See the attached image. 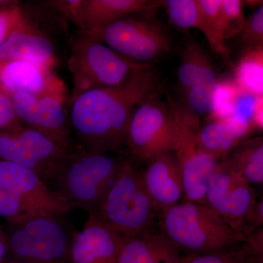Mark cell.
I'll return each instance as SVG.
<instances>
[{
  "mask_svg": "<svg viewBox=\"0 0 263 263\" xmlns=\"http://www.w3.org/2000/svg\"><path fill=\"white\" fill-rule=\"evenodd\" d=\"M221 2L222 0H197L200 9L197 30L204 34L213 51L229 62L230 51L224 38Z\"/></svg>",
  "mask_w": 263,
  "mask_h": 263,
  "instance_id": "obj_21",
  "label": "cell"
},
{
  "mask_svg": "<svg viewBox=\"0 0 263 263\" xmlns=\"http://www.w3.org/2000/svg\"><path fill=\"white\" fill-rule=\"evenodd\" d=\"M21 127L22 121L15 112L13 95L0 86V133L13 132Z\"/></svg>",
  "mask_w": 263,
  "mask_h": 263,
  "instance_id": "obj_33",
  "label": "cell"
},
{
  "mask_svg": "<svg viewBox=\"0 0 263 263\" xmlns=\"http://www.w3.org/2000/svg\"><path fill=\"white\" fill-rule=\"evenodd\" d=\"M148 66L152 65L132 61L89 33L80 32L72 45L68 60L73 79L69 102L91 90L119 86L134 71Z\"/></svg>",
  "mask_w": 263,
  "mask_h": 263,
  "instance_id": "obj_5",
  "label": "cell"
},
{
  "mask_svg": "<svg viewBox=\"0 0 263 263\" xmlns=\"http://www.w3.org/2000/svg\"><path fill=\"white\" fill-rule=\"evenodd\" d=\"M240 35L246 50H263V4L247 20Z\"/></svg>",
  "mask_w": 263,
  "mask_h": 263,
  "instance_id": "obj_31",
  "label": "cell"
},
{
  "mask_svg": "<svg viewBox=\"0 0 263 263\" xmlns=\"http://www.w3.org/2000/svg\"><path fill=\"white\" fill-rule=\"evenodd\" d=\"M164 6L175 27L183 30L198 28L200 9L197 0H167Z\"/></svg>",
  "mask_w": 263,
  "mask_h": 263,
  "instance_id": "obj_27",
  "label": "cell"
},
{
  "mask_svg": "<svg viewBox=\"0 0 263 263\" xmlns=\"http://www.w3.org/2000/svg\"><path fill=\"white\" fill-rule=\"evenodd\" d=\"M158 214L145 186L143 171L133 160L126 159L103 200L89 215L127 238L152 230Z\"/></svg>",
  "mask_w": 263,
  "mask_h": 263,
  "instance_id": "obj_3",
  "label": "cell"
},
{
  "mask_svg": "<svg viewBox=\"0 0 263 263\" xmlns=\"http://www.w3.org/2000/svg\"><path fill=\"white\" fill-rule=\"evenodd\" d=\"M167 105L173 119L172 152L182 174L183 200L205 205L208 186L219 161L200 149V117L183 103L169 102Z\"/></svg>",
  "mask_w": 263,
  "mask_h": 263,
  "instance_id": "obj_7",
  "label": "cell"
},
{
  "mask_svg": "<svg viewBox=\"0 0 263 263\" xmlns=\"http://www.w3.org/2000/svg\"><path fill=\"white\" fill-rule=\"evenodd\" d=\"M173 119L168 105L154 95L140 104L128 127L125 144L141 162L172 151Z\"/></svg>",
  "mask_w": 263,
  "mask_h": 263,
  "instance_id": "obj_10",
  "label": "cell"
},
{
  "mask_svg": "<svg viewBox=\"0 0 263 263\" xmlns=\"http://www.w3.org/2000/svg\"><path fill=\"white\" fill-rule=\"evenodd\" d=\"M160 214V233L181 252L226 250L247 238L203 204L183 200Z\"/></svg>",
  "mask_w": 263,
  "mask_h": 263,
  "instance_id": "obj_4",
  "label": "cell"
},
{
  "mask_svg": "<svg viewBox=\"0 0 263 263\" xmlns=\"http://www.w3.org/2000/svg\"><path fill=\"white\" fill-rule=\"evenodd\" d=\"M122 162L110 153L89 152L71 143L51 179L53 191L72 209L91 214L113 184Z\"/></svg>",
  "mask_w": 263,
  "mask_h": 263,
  "instance_id": "obj_2",
  "label": "cell"
},
{
  "mask_svg": "<svg viewBox=\"0 0 263 263\" xmlns=\"http://www.w3.org/2000/svg\"><path fill=\"white\" fill-rule=\"evenodd\" d=\"M4 62L3 60H0V70H1L2 67H3V64H4Z\"/></svg>",
  "mask_w": 263,
  "mask_h": 263,
  "instance_id": "obj_41",
  "label": "cell"
},
{
  "mask_svg": "<svg viewBox=\"0 0 263 263\" xmlns=\"http://www.w3.org/2000/svg\"><path fill=\"white\" fill-rule=\"evenodd\" d=\"M263 226V196L257 201V205L254 209L253 214L249 219L248 228L249 229L259 228Z\"/></svg>",
  "mask_w": 263,
  "mask_h": 263,
  "instance_id": "obj_37",
  "label": "cell"
},
{
  "mask_svg": "<svg viewBox=\"0 0 263 263\" xmlns=\"http://www.w3.org/2000/svg\"><path fill=\"white\" fill-rule=\"evenodd\" d=\"M160 80L152 66L138 69L114 87L91 90L69 102L71 129L84 149L117 152L126 143L128 127L137 107L158 95Z\"/></svg>",
  "mask_w": 263,
  "mask_h": 263,
  "instance_id": "obj_1",
  "label": "cell"
},
{
  "mask_svg": "<svg viewBox=\"0 0 263 263\" xmlns=\"http://www.w3.org/2000/svg\"><path fill=\"white\" fill-rule=\"evenodd\" d=\"M218 79L212 62L202 66L193 84L186 93V108L197 117L209 115L212 111L213 96Z\"/></svg>",
  "mask_w": 263,
  "mask_h": 263,
  "instance_id": "obj_23",
  "label": "cell"
},
{
  "mask_svg": "<svg viewBox=\"0 0 263 263\" xmlns=\"http://www.w3.org/2000/svg\"><path fill=\"white\" fill-rule=\"evenodd\" d=\"M68 146L29 127L0 133V159L34 171L46 183L53 179Z\"/></svg>",
  "mask_w": 263,
  "mask_h": 263,
  "instance_id": "obj_11",
  "label": "cell"
},
{
  "mask_svg": "<svg viewBox=\"0 0 263 263\" xmlns=\"http://www.w3.org/2000/svg\"><path fill=\"white\" fill-rule=\"evenodd\" d=\"M15 224L9 240L10 263H71L76 232L64 214L37 213Z\"/></svg>",
  "mask_w": 263,
  "mask_h": 263,
  "instance_id": "obj_6",
  "label": "cell"
},
{
  "mask_svg": "<svg viewBox=\"0 0 263 263\" xmlns=\"http://www.w3.org/2000/svg\"><path fill=\"white\" fill-rule=\"evenodd\" d=\"M38 210L16 194L0 189V216L16 223L37 213Z\"/></svg>",
  "mask_w": 263,
  "mask_h": 263,
  "instance_id": "obj_28",
  "label": "cell"
},
{
  "mask_svg": "<svg viewBox=\"0 0 263 263\" xmlns=\"http://www.w3.org/2000/svg\"><path fill=\"white\" fill-rule=\"evenodd\" d=\"M181 251L160 232L151 230L123 238L117 263H178Z\"/></svg>",
  "mask_w": 263,
  "mask_h": 263,
  "instance_id": "obj_18",
  "label": "cell"
},
{
  "mask_svg": "<svg viewBox=\"0 0 263 263\" xmlns=\"http://www.w3.org/2000/svg\"><path fill=\"white\" fill-rule=\"evenodd\" d=\"M210 60L200 45L193 38L188 37L181 53L178 81L181 91L186 95L202 66Z\"/></svg>",
  "mask_w": 263,
  "mask_h": 263,
  "instance_id": "obj_25",
  "label": "cell"
},
{
  "mask_svg": "<svg viewBox=\"0 0 263 263\" xmlns=\"http://www.w3.org/2000/svg\"><path fill=\"white\" fill-rule=\"evenodd\" d=\"M6 245H5V243L3 240L0 239V262H1L2 259L4 257L5 253H6Z\"/></svg>",
  "mask_w": 263,
  "mask_h": 263,
  "instance_id": "obj_39",
  "label": "cell"
},
{
  "mask_svg": "<svg viewBox=\"0 0 263 263\" xmlns=\"http://www.w3.org/2000/svg\"><path fill=\"white\" fill-rule=\"evenodd\" d=\"M147 164L143 181L160 214L184 197L182 174L172 151L156 156Z\"/></svg>",
  "mask_w": 263,
  "mask_h": 263,
  "instance_id": "obj_15",
  "label": "cell"
},
{
  "mask_svg": "<svg viewBox=\"0 0 263 263\" xmlns=\"http://www.w3.org/2000/svg\"><path fill=\"white\" fill-rule=\"evenodd\" d=\"M224 160L249 184L263 187V137L240 143Z\"/></svg>",
  "mask_w": 263,
  "mask_h": 263,
  "instance_id": "obj_20",
  "label": "cell"
},
{
  "mask_svg": "<svg viewBox=\"0 0 263 263\" xmlns=\"http://www.w3.org/2000/svg\"><path fill=\"white\" fill-rule=\"evenodd\" d=\"M164 5L162 0H86V32L93 34L127 15L155 11Z\"/></svg>",
  "mask_w": 263,
  "mask_h": 263,
  "instance_id": "obj_19",
  "label": "cell"
},
{
  "mask_svg": "<svg viewBox=\"0 0 263 263\" xmlns=\"http://www.w3.org/2000/svg\"><path fill=\"white\" fill-rule=\"evenodd\" d=\"M254 260H255L257 263H263V254L262 255L259 256L258 257L254 258Z\"/></svg>",
  "mask_w": 263,
  "mask_h": 263,
  "instance_id": "obj_40",
  "label": "cell"
},
{
  "mask_svg": "<svg viewBox=\"0 0 263 263\" xmlns=\"http://www.w3.org/2000/svg\"><path fill=\"white\" fill-rule=\"evenodd\" d=\"M23 10L16 3L0 8V46L24 22Z\"/></svg>",
  "mask_w": 263,
  "mask_h": 263,
  "instance_id": "obj_34",
  "label": "cell"
},
{
  "mask_svg": "<svg viewBox=\"0 0 263 263\" xmlns=\"http://www.w3.org/2000/svg\"><path fill=\"white\" fill-rule=\"evenodd\" d=\"M152 12L127 15L90 34L132 61L152 65L172 48L168 33L148 15Z\"/></svg>",
  "mask_w": 263,
  "mask_h": 263,
  "instance_id": "obj_8",
  "label": "cell"
},
{
  "mask_svg": "<svg viewBox=\"0 0 263 263\" xmlns=\"http://www.w3.org/2000/svg\"><path fill=\"white\" fill-rule=\"evenodd\" d=\"M198 141L203 153L219 161L221 158L226 160L240 141L230 131L226 122L209 119L199 130Z\"/></svg>",
  "mask_w": 263,
  "mask_h": 263,
  "instance_id": "obj_22",
  "label": "cell"
},
{
  "mask_svg": "<svg viewBox=\"0 0 263 263\" xmlns=\"http://www.w3.org/2000/svg\"><path fill=\"white\" fill-rule=\"evenodd\" d=\"M46 5L70 19L81 32H86L84 19L86 0H53L46 2Z\"/></svg>",
  "mask_w": 263,
  "mask_h": 263,
  "instance_id": "obj_32",
  "label": "cell"
},
{
  "mask_svg": "<svg viewBox=\"0 0 263 263\" xmlns=\"http://www.w3.org/2000/svg\"><path fill=\"white\" fill-rule=\"evenodd\" d=\"M249 257L243 250H222L205 254L182 256L178 263H248Z\"/></svg>",
  "mask_w": 263,
  "mask_h": 263,
  "instance_id": "obj_30",
  "label": "cell"
},
{
  "mask_svg": "<svg viewBox=\"0 0 263 263\" xmlns=\"http://www.w3.org/2000/svg\"><path fill=\"white\" fill-rule=\"evenodd\" d=\"M235 81L245 92L263 96V50H246L235 67Z\"/></svg>",
  "mask_w": 263,
  "mask_h": 263,
  "instance_id": "obj_24",
  "label": "cell"
},
{
  "mask_svg": "<svg viewBox=\"0 0 263 263\" xmlns=\"http://www.w3.org/2000/svg\"><path fill=\"white\" fill-rule=\"evenodd\" d=\"M221 15L226 41L241 34L247 23L243 1L222 0Z\"/></svg>",
  "mask_w": 263,
  "mask_h": 263,
  "instance_id": "obj_29",
  "label": "cell"
},
{
  "mask_svg": "<svg viewBox=\"0 0 263 263\" xmlns=\"http://www.w3.org/2000/svg\"><path fill=\"white\" fill-rule=\"evenodd\" d=\"M0 60L32 62L51 69L57 62L51 39L26 18L0 46Z\"/></svg>",
  "mask_w": 263,
  "mask_h": 263,
  "instance_id": "obj_17",
  "label": "cell"
},
{
  "mask_svg": "<svg viewBox=\"0 0 263 263\" xmlns=\"http://www.w3.org/2000/svg\"><path fill=\"white\" fill-rule=\"evenodd\" d=\"M242 90L233 79H224L218 80L213 96L212 111L209 114L211 120L226 122L234 110L235 101Z\"/></svg>",
  "mask_w": 263,
  "mask_h": 263,
  "instance_id": "obj_26",
  "label": "cell"
},
{
  "mask_svg": "<svg viewBox=\"0 0 263 263\" xmlns=\"http://www.w3.org/2000/svg\"><path fill=\"white\" fill-rule=\"evenodd\" d=\"M0 86L12 95L23 92L65 97L63 82L52 69L32 62L5 61L0 70Z\"/></svg>",
  "mask_w": 263,
  "mask_h": 263,
  "instance_id": "obj_16",
  "label": "cell"
},
{
  "mask_svg": "<svg viewBox=\"0 0 263 263\" xmlns=\"http://www.w3.org/2000/svg\"><path fill=\"white\" fill-rule=\"evenodd\" d=\"M254 127L263 129V96L257 97L253 116Z\"/></svg>",
  "mask_w": 263,
  "mask_h": 263,
  "instance_id": "obj_38",
  "label": "cell"
},
{
  "mask_svg": "<svg viewBox=\"0 0 263 263\" xmlns=\"http://www.w3.org/2000/svg\"><path fill=\"white\" fill-rule=\"evenodd\" d=\"M0 189L16 194L41 212L65 214L72 207L34 171L0 159Z\"/></svg>",
  "mask_w": 263,
  "mask_h": 263,
  "instance_id": "obj_13",
  "label": "cell"
},
{
  "mask_svg": "<svg viewBox=\"0 0 263 263\" xmlns=\"http://www.w3.org/2000/svg\"><path fill=\"white\" fill-rule=\"evenodd\" d=\"M257 201L253 186L226 160L219 162L208 186L205 205L247 238L245 230Z\"/></svg>",
  "mask_w": 263,
  "mask_h": 263,
  "instance_id": "obj_9",
  "label": "cell"
},
{
  "mask_svg": "<svg viewBox=\"0 0 263 263\" xmlns=\"http://www.w3.org/2000/svg\"><path fill=\"white\" fill-rule=\"evenodd\" d=\"M123 238L89 215L83 229L74 235L71 263H117Z\"/></svg>",
  "mask_w": 263,
  "mask_h": 263,
  "instance_id": "obj_14",
  "label": "cell"
},
{
  "mask_svg": "<svg viewBox=\"0 0 263 263\" xmlns=\"http://www.w3.org/2000/svg\"><path fill=\"white\" fill-rule=\"evenodd\" d=\"M257 98V96L242 91L235 101L232 117L253 124V116Z\"/></svg>",
  "mask_w": 263,
  "mask_h": 263,
  "instance_id": "obj_35",
  "label": "cell"
},
{
  "mask_svg": "<svg viewBox=\"0 0 263 263\" xmlns=\"http://www.w3.org/2000/svg\"><path fill=\"white\" fill-rule=\"evenodd\" d=\"M245 248L242 249L250 258H256L263 254V226L252 232L246 238Z\"/></svg>",
  "mask_w": 263,
  "mask_h": 263,
  "instance_id": "obj_36",
  "label": "cell"
},
{
  "mask_svg": "<svg viewBox=\"0 0 263 263\" xmlns=\"http://www.w3.org/2000/svg\"><path fill=\"white\" fill-rule=\"evenodd\" d=\"M13 100L17 116L29 127L62 146L72 143L70 121L64 108L65 96L18 92L13 95Z\"/></svg>",
  "mask_w": 263,
  "mask_h": 263,
  "instance_id": "obj_12",
  "label": "cell"
}]
</instances>
